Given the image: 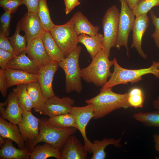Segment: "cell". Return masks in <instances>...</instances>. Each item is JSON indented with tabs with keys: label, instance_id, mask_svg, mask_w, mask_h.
Here are the masks:
<instances>
[{
	"label": "cell",
	"instance_id": "277c9868",
	"mask_svg": "<svg viewBox=\"0 0 159 159\" xmlns=\"http://www.w3.org/2000/svg\"><path fill=\"white\" fill-rule=\"evenodd\" d=\"M77 130L74 127L61 129L54 127L47 124L43 119H40L39 134L34 140L26 144L27 148L31 153L38 143L44 142L60 150L68 138L74 134Z\"/></svg>",
	"mask_w": 159,
	"mask_h": 159
},
{
	"label": "cell",
	"instance_id": "5b68a950",
	"mask_svg": "<svg viewBox=\"0 0 159 159\" xmlns=\"http://www.w3.org/2000/svg\"><path fill=\"white\" fill-rule=\"evenodd\" d=\"M82 50L77 46L67 57L58 62V66L64 70L65 76V90L67 93L75 91L80 94L83 87L79 59Z\"/></svg>",
	"mask_w": 159,
	"mask_h": 159
},
{
	"label": "cell",
	"instance_id": "9a60e30c",
	"mask_svg": "<svg viewBox=\"0 0 159 159\" xmlns=\"http://www.w3.org/2000/svg\"><path fill=\"white\" fill-rule=\"evenodd\" d=\"M60 151L61 159H85L87 151L74 135L69 136Z\"/></svg>",
	"mask_w": 159,
	"mask_h": 159
},
{
	"label": "cell",
	"instance_id": "ab89813d",
	"mask_svg": "<svg viewBox=\"0 0 159 159\" xmlns=\"http://www.w3.org/2000/svg\"><path fill=\"white\" fill-rule=\"evenodd\" d=\"M24 4L26 7L28 12L37 13L39 0H23Z\"/></svg>",
	"mask_w": 159,
	"mask_h": 159
},
{
	"label": "cell",
	"instance_id": "e0dca14e",
	"mask_svg": "<svg viewBox=\"0 0 159 159\" xmlns=\"http://www.w3.org/2000/svg\"><path fill=\"white\" fill-rule=\"evenodd\" d=\"M25 51L14 56L8 63L7 67L37 74L42 66L27 57Z\"/></svg>",
	"mask_w": 159,
	"mask_h": 159
},
{
	"label": "cell",
	"instance_id": "ba28073f",
	"mask_svg": "<svg viewBox=\"0 0 159 159\" xmlns=\"http://www.w3.org/2000/svg\"><path fill=\"white\" fill-rule=\"evenodd\" d=\"M121 3L118 22V33L115 47L120 50L124 47L129 57L128 40L130 33L132 30L135 19V16L125 0H119Z\"/></svg>",
	"mask_w": 159,
	"mask_h": 159
},
{
	"label": "cell",
	"instance_id": "f546056e",
	"mask_svg": "<svg viewBox=\"0 0 159 159\" xmlns=\"http://www.w3.org/2000/svg\"><path fill=\"white\" fill-rule=\"evenodd\" d=\"M26 85L16 86L13 91L16 95L19 106L23 111H31L33 108L32 104L28 93Z\"/></svg>",
	"mask_w": 159,
	"mask_h": 159
},
{
	"label": "cell",
	"instance_id": "1f68e13d",
	"mask_svg": "<svg viewBox=\"0 0 159 159\" xmlns=\"http://www.w3.org/2000/svg\"><path fill=\"white\" fill-rule=\"evenodd\" d=\"M37 14L44 31L50 32L55 25L52 21L50 16L47 0H39Z\"/></svg>",
	"mask_w": 159,
	"mask_h": 159
},
{
	"label": "cell",
	"instance_id": "b9f144b4",
	"mask_svg": "<svg viewBox=\"0 0 159 159\" xmlns=\"http://www.w3.org/2000/svg\"><path fill=\"white\" fill-rule=\"evenodd\" d=\"M80 0H64L65 12L66 15L69 14L76 6L80 4Z\"/></svg>",
	"mask_w": 159,
	"mask_h": 159
},
{
	"label": "cell",
	"instance_id": "d590c367",
	"mask_svg": "<svg viewBox=\"0 0 159 159\" xmlns=\"http://www.w3.org/2000/svg\"><path fill=\"white\" fill-rule=\"evenodd\" d=\"M11 14L5 11L0 17V33L8 37L10 33Z\"/></svg>",
	"mask_w": 159,
	"mask_h": 159
},
{
	"label": "cell",
	"instance_id": "ac0fdd59",
	"mask_svg": "<svg viewBox=\"0 0 159 159\" xmlns=\"http://www.w3.org/2000/svg\"><path fill=\"white\" fill-rule=\"evenodd\" d=\"M4 72L8 88L14 85L27 84L31 82H38L37 74L7 68L4 70Z\"/></svg>",
	"mask_w": 159,
	"mask_h": 159
},
{
	"label": "cell",
	"instance_id": "5bb4252c",
	"mask_svg": "<svg viewBox=\"0 0 159 159\" xmlns=\"http://www.w3.org/2000/svg\"><path fill=\"white\" fill-rule=\"evenodd\" d=\"M149 20L147 14L136 17L132 29V41L131 47L134 48L139 55L144 59L147 58V56L142 48V39L148 27Z\"/></svg>",
	"mask_w": 159,
	"mask_h": 159
},
{
	"label": "cell",
	"instance_id": "f6af8a7d",
	"mask_svg": "<svg viewBox=\"0 0 159 159\" xmlns=\"http://www.w3.org/2000/svg\"><path fill=\"white\" fill-rule=\"evenodd\" d=\"M153 106L154 109L159 110V96L153 101Z\"/></svg>",
	"mask_w": 159,
	"mask_h": 159
},
{
	"label": "cell",
	"instance_id": "30bf717a",
	"mask_svg": "<svg viewBox=\"0 0 159 159\" xmlns=\"http://www.w3.org/2000/svg\"><path fill=\"white\" fill-rule=\"evenodd\" d=\"M58 67L57 62L51 61L42 66L37 74L38 82L43 96L47 99L55 95L52 88V82Z\"/></svg>",
	"mask_w": 159,
	"mask_h": 159
},
{
	"label": "cell",
	"instance_id": "c3c4849f",
	"mask_svg": "<svg viewBox=\"0 0 159 159\" xmlns=\"http://www.w3.org/2000/svg\"><path fill=\"white\" fill-rule=\"evenodd\" d=\"M155 158L156 159H159V157H155Z\"/></svg>",
	"mask_w": 159,
	"mask_h": 159
},
{
	"label": "cell",
	"instance_id": "74e56055",
	"mask_svg": "<svg viewBox=\"0 0 159 159\" xmlns=\"http://www.w3.org/2000/svg\"><path fill=\"white\" fill-rule=\"evenodd\" d=\"M14 57L13 53L0 49V67L5 70L7 67L8 62Z\"/></svg>",
	"mask_w": 159,
	"mask_h": 159
},
{
	"label": "cell",
	"instance_id": "e575fe53",
	"mask_svg": "<svg viewBox=\"0 0 159 159\" xmlns=\"http://www.w3.org/2000/svg\"><path fill=\"white\" fill-rule=\"evenodd\" d=\"M24 4L23 0H0V6L5 11L15 13L20 5Z\"/></svg>",
	"mask_w": 159,
	"mask_h": 159
},
{
	"label": "cell",
	"instance_id": "7dc6e473",
	"mask_svg": "<svg viewBox=\"0 0 159 159\" xmlns=\"http://www.w3.org/2000/svg\"><path fill=\"white\" fill-rule=\"evenodd\" d=\"M0 135V148L6 142V139Z\"/></svg>",
	"mask_w": 159,
	"mask_h": 159
},
{
	"label": "cell",
	"instance_id": "8992f818",
	"mask_svg": "<svg viewBox=\"0 0 159 159\" xmlns=\"http://www.w3.org/2000/svg\"><path fill=\"white\" fill-rule=\"evenodd\" d=\"M50 32L65 57L77 46L78 35L74 30L73 16L64 24L55 25Z\"/></svg>",
	"mask_w": 159,
	"mask_h": 159
},
{
	"label": "cell",
	"instance_id": "d6a6232c",
	"mask_svg": "<svg viewBox=\"0 0 159 159\" xmlns=\"http://www.w3.org/2000/svg\"><path fill=\"white\" fill-rule=\"evenodd\" d=\"M128 93V102L131 107L142 108L145 100V96L142 90L138 87L131 89Z\"/></svg>",
	"mask_w": 159,
	"mask_h": 159
},
{
	"label": "cell",
	"instance_id": "52a82bcc",
	"mask_svg": "<svg viewBox=\"0 0 159 159\" xmlns=\"http://www.w3.org/2000/svg\"><path fill=\"white\" fill-rule=\"evenodd\" d=\"M120 13L116 6L112 5L107 10L102 19L103 49L109 57L111 48L116 45Z\"/></svg>",
	"mask_w": 159,
	"mask_h": 159
},
{
	"label": "cell",
	"instance_id": "8fae6325",
	"mask_svg": "<svg viewBox=\"0 0 159 159\" xmlns=\"http://www.w3.org/2000/svg\"><path fill=\"white\" fill-rule=\"evenodd\" d=\"M74 102L69 97L61 98L55 95L47 99L42 114L52 117L69 113Z\"/></svg>",
	"mask_w": 159,
	"mask_h": 159
},
{
	"label": "cell",
	"instance_id": "ee69618b",
	"mask_svg": "<svg viewBox=\"0 0 159 159\" xmlns=\"http://www.w3.org/2000/svg\"><path fill=\"white\" fill-rule=\"evenodd\" d=\"M140 0H125L129 7L132 10Z\"/></svg>",
	"mask_w": 159,
	"mask_h": 159
},
{
	"label": "cell",
	"instance_id": "f35d334b",
	"mask_svg": "<svg viewBox=\"0 0 159 159\" xmlns=\"http://www.w3.org/2000/svg\"><path fill=\"white\" fill-rule=\"evenodd\" d=\"M0 49L13 53V48L8 38L0 33Z\"/></svg>",
	"mask_w": 159,
	"mask_h": 159
},
{
	"label": "cell",
	"instance_id": "f1b7e54d",
	"mask_svg": "<svg viewBox=\"0 0 159 159\" xmlns=\"http://www.w3.org/2000/svg\"><path fill=\"white\" fill-rule=\"evenodd\" d=\"M21 29L19 22H18L14 35L10 37H8L14 49V56L19 55L26 51L27 45V39L25 34L24 36L20 34Z\"/></svg>",
	"mask_w": 159,
	"mask_h": 159
},
{
	"label": "cell",
	"instance_id": "7402d4cb",
	"mask_svg": "<svg viewBox=\"0 0 159 159\" xmlns=\"http://www.w3.org/2000/svg\"><path fill=\"white\" fill-rule=\"evenodd\" d=\"M103 34L98 33L94 36L82 34L78 35V42L84 45L92 59L103 49Z\"/></svg>",
	"mask_w": 159,
	"mask_h": 159
},
{
	"label": "cell",
	"instance_id": "ffe728a7",
	"mask_svg": "<svg viewBox=\"0 0 159 159\" xmlns=\"http://www.w3.org/2000/svg\"><path fill=\"white\" fill-rule=\"evenodd\" d=\"M0 135L5 138L14 142L19 148H24L25 142L20 132L18 126L8 122L0 117Z\"/></svg>",
	"mask_w": 159,
	"mask_h": 159
},
{
	"label": "cell",
	"instance_id": "4dcf8cb0",
	"mask_svg": "<svg viewBox=\"0 0 159 159\" xmlns=\"http://www.w3.org/2000/svg\"><path fill=\"white\" fill-rule=\"evenodd\" d=\"M133 116L145 126L159 127V110L151 112H139L134 114Z\"/></svg>",
	"mask_w": 159,
	"mask_h": 159
},
{
	"label": "cell",
	"instance_id": "9c48e42d",
	"mask_svg": "<svg viewBox=\"0 0 159 159\" xmlns=\"http://www.w3.org/2000/svg\"><path fill=\"white\" fill-rule=\"evenodd\" d=\"M82 107L72 106L69 113L74 117L78 129L84 141V145L88 152L91 153V146L92 143L87 137L86 127L90 120L94 117L93 105L91 104Z\"/></svg>",
	"mask_w": 159,
	"mask_h": 159
},
{
	"label": "cell",
	"instance_id": "7bdbcfd3",
	"mask_svg": "<svg viewBox=\"0 0 159 159\" xmlns=\"http://www.w3.org/2000/svg\"><path fill=\"white\" fill-rule=\"evenodd\" d=\"M155 143L154 148L157 151L159 152V135L155 134L153 136Z\"/></svg>",
	"mask_w": 159,
	"mask_h": 159
},
{
	"label": "cell",
	"instance_id": "603a6c76",
	"mask_svg": "<svg viewBox=\"0 0 159 159\" xmlns=\"http://www.w3.org/2000/svg\"><path fill=\"white\" fill-rule=\"evenodd\" d=\"M72 16L74 30L78 35L84 34L94 36L98 33L99 27L92 24L81 11H77Z\"/></svg>",
	"mask_w": 159,
	"mask_h": 159
},
{
	"label": "cell",
	"instance_id": "60d3db41",
	"mask_svg": "<svg viewBox=\"0 0 159 159\" xmlns=\"http://www.w3.org/2000/svg\"><path fill=\"white\" fill-rule=\"evenodd\" d=\"M8 89L4 70L0 69V91L2 96L5 97L7 95Z\"/></svg>",
	"mask_w": 159,
	"mask_h": 159
},
{
	"label": "cell",
	"instance_id": "484cf974",
	"mask_svg": "<svg viewBox=\"0 0 159 159\" xmlns=\"http://www.w3.org/2000/svg\"><path fill=\"white\" fill-rule=\"evenodd\" d=\"M41 37L45 50L52 61L59 62L65 58L50 32L44 31Z\"/></svg>",
	"mask_w": 159,
	"mask_h": 159
},
{
	"label": "cell",
	"instance_id": "3957f363",
	"mask_svg": "<svg viewBox=\"0 0 159 159\" xmlns=\"http://www.w3.org/2000/svg\"><path fill=\"white\" fill-rule=\"evenodd\" d=\"M109 57L103 49L101 50L88 66L81 69L82 78L86 82L102 87L112 74L110 68L113 65V61L110 60Z\"/></svg>",
	"mask_w": 159,
	"mask_h": 159
},
{
	"label": "cell",
	"instance_id": "44dd1931",
	"mask_svg": "<svg viewBox=\"0 0 159 159\" xmlns=\"http://www.w3.org/2000/svg\"><path fill=\"white\" fill-rule=\"evenodd\" d=\"M11 140L6 139V142L1 147L0 159H28L31 153L28 148H16Z\"/></svg>",
	"mask_w": 159,
	"mask_h": 159
},
{
	"label": "cell",
	"instance_id": "4316f807",
	"mask_svg": "<svg viewBox=\"0 0 159 159\" xmlns=\"http://www.w3.org/2000/svg\"><path fill=\"white\" fill-rule=\"evenodd\" d=\"M50 157L61 159L60 150L45 143L34 147L31 152L30 159H46Z\"/></svg>",
	"mask_w": 159,
	"mask_h": 159
},
{
	"label": "cell",
	"instance_id": "d4e9b609",
	"mask_svg": "<svg viewBox=\"0 0 159 159\" xmlns=\"http://www.w3.org/2000/svg\"><path fill=\"white\" fill-rule=\"evenodd\" d=\"M120 138L116 140L113 138H105L101 140H95L92 143L91 146L92 156L91 159H105L106 158L105 149L110 145H112L116 147L120 148L122 146L120 144Z\"/></svg>",
	"mask_w": 159,
	"mask_h": 159
},
{
	"label": "cell",
	"instance_id": "83f0119b",
	"mask_svg": "<svg viewBox=\"0 0 159 159\" xmlns=\"http://www.w3.org/2000/svg\"><path fill=\"white\" fill-rule=\"evenodd\" d=\"M48 124L61 129L74 127L78 129L75 118L70 113L43 119Z\"/></svg>",
	"mask_w": 159,
	"mask_h": 159
},
{
	"label": "cell",
	"instance_id": "836d02e7",
	"mask_svg": "<svg viewBox=\"0 0 159 159\" xmlns=\"http://www.w3.org/2000/svg\"><path fill=\"white\" fill-rule=\"evenodd\" d=\"M159 5V0H140L132 10L135 17L147 14L153 7Z\"/></svg>",
	"mask_w": 159,
	"mask_h": 159
},
{
	"label": "cell",
	"instance_id": "6da1fadb",
	"mask_svg": "<svg viewBox=\"0 0 159 159\" xmlns=\"http://www.w3.org/2000/svg\"><path fill=\"white\" fill-rule=\"evenodd\" d=\"M112 87L100 90L97 95L86 100L87 104L90 103L94 106V119L102 118L113 111L119 109L130 107L128 102V92L119 94L114 92Z\"/></svg>",
	"mask_w": 159,
	"mask_h": 159
},
{
	"label": "cell",
	"instance_id": "8d00e7d4",
	"mask_svg": "<svg viewBox=\"0 0 159 159\" xmlns=\"http://www.w3.org/2000/svg\"><path fill=\"white\" fill-rule=\"evenodd\" d=\"M150 16L152 24L155 27L151 37L153 39L157 47L159 49V17H158L153 11L150 12Z\"/></svg>",
	"mask_w": 159,
	"mask_h": 159
},
{
	"label": "cell",
	"instance_id": "7a4b0ae2",
	"mask_svg": "<svg viewBox=\"0 0 159 159\" xmlns=\"http://www.w3.org/2000/svg\"><path fill=\"white\" fill-rule=\"evenodd\" d=\"M114 70L110 77L101 89L113 87L118 85L132 84L141 81L142 77L151 74L159 79V61H153L152 65L148 68L138 69H128L121 67L115 57L113 59Z\"/></svg>",
	"mask_w": 159,
	"mask_h": 159
},
{
	"label": "cell",
	"instance_id": "cb8c5ba5",
	"mask_svg": "<svg viewBox=\"0 0 159 159\" xmlns=\"http://www.w3.org/2000/svg\"><path fill=\"white\" fill-rule=\"evenodd\" d=\"M26 88L34 110L42 114L47 99L43 96L39 83L35 82L29 83L26 85Z\"/></svg>",
	"mask_w": 159,
	"mask_h": 159
},
{
	"label": "cell",
	"instance_id": "2e32d148",
	"mask_svg": "<svg viewBox=\"0 0 159 159\" xmlns=\"http://www.w3.org/2000/svg\"><path fill=\"white\" fill-rule=\"evenodd\" d=\"M26 52L30 59L41 66L52 61L45 50L41 36L27 44Z\"/></svg>",
	"mask_w": 159,
	"mask_h": 159
},
{
	"label": "cell",
	"instance_id": "d6986e66",
	"mask_svg": "<svg viewBox=\"0 0 159 159\" xmlns=\"http://www.w3.org/2000/svg\"><path fill=\"white\" fill-rule=\"evenodd\" d=\"M7 100V107L0 114V116L13 124L17 125L22 118L23 111L20 107L16 96L13 91L9 93Z\"/></svg>",
	"mask_w": 159,
	"mask_h": 159
},
{
	"label": "cell",
	"instance_id": "4fadbf2b",
	"mask_svg": "<svg viewBox=\"0 0 159 159\" xmlns=\"http://www.w3.org/2000/svg\"><path fill=\"white\" fill-rule=\"evenodd\" d=\"M19 22L21 31H23L26 35L27 44L41 36L44 31L37 13L28 12Z\"/></svg>",
	"mask_w": 159,
	"mask_h": 159
},
{
	"label": "cell",
	"instance_id": "bcb514c9",
	"mask_svg": "<svg viewBox=\"0 0 159 159\" xmlns=\"http://www.w3.org/2000/svg\"><path fill=\"white\" fill-rule=\"evenodd\" d=\"M7 105V101H6L4 102L0 103V114L3 112L5 110L4 107Z\"/></svg>",
	"mask_w": 159,
	"mask_h": 159
},
{
	"label": "cell",
	"instance_id": "7c38bea8",
	"mask_svg": "<svg viewBox=\"0 0 159 159\" xmlns=\"http://www.w3.org/2000/svg\"><path fill=\"white\" fill-rule=\"evenodd\" d=\"M40 119L33 115L31 111H23L22 118L17 125L26 144L34 140L37 137Z\"/></svg>",
	"mask_w": 159,
	"mask_h": 159
}]
</instances>
